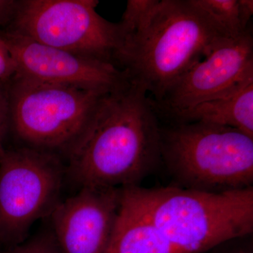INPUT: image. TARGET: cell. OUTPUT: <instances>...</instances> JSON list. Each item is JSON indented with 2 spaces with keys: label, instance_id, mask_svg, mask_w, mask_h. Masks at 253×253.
Segmentation results:
<instances>
[{
  "label": "cell",
  "instance_id": "cell-1",
  "mask_svg": "<svg viewBox=\"0 0 253 253\" xmlns=\"http://www.w3.org/2000/svg\"><path fill=\"white\" fill-rule=\"evenodd\" d=\"M159 115L141 86L108 93L66 153V175L79 186H139L161 165Z\"/></svg>",
  "mask_w": 253,
  "mask_h": 253
},
{
  "label": "cell",
  "instance_id": "cell-2",
  "mask_svg": "<svg viewBox=\"0 0 253 253\" xmlns=\"http://www.w3.org/2000/svg\"><path fill=\"white\" fill-rule=\"evenodd\" d=\"M226 39L193 0H161L142 27L125 41L117 66L158 103Z\"/></svg>",
  "mask_w": 253,
  "mask_h": 253
},
{
  "label": "cell",
  "instance_id": "cell-3",
  "mask_svg": "<svg viewBox=\"0 0 253 253\" xmlns=\"http://www.w3.org/2000/svg\"><path fill=\"white\" fill-rule=\"evenodd\" d=\"M130 189L156 229L179 253H197L253 234V187L208 193L169 186Z\"/></svg>",
  "mask_w": 253,
  "mask_h": 253
},
{
  "label": "cell",
  "instance_id": "cell-4",
  "mask_svg": "<svg viewBox=\"0 0 253 253\" xmlns=\"http://www.w3.org/2000/svg\"><path fill=\"white\" fill-rule=\"evenodd\" d=\"M161 165L172 186L208 193L253 187V138L202 122L161 126Z\"/></svg>",
  "mask_w": 253,
  "mask_h": 253
},
{
  "label": "cell",
  "instance_id": "cell-5",
  "mask_svg": "<svg viewBox=\"0 0 253 253\" xmlns=\"http://www.w3.org/2000/svg\"><path fill=\"white\" fill-rule=\"evenodd\" d=\"M7 89L9 131L23 146L59 156L66 155L109 93L20 76Z\"/></svg>",
  "mask_w": 253,
  "mask_h": 253
},
{
  "label": "cell",
  "instance_id": "cell-6",
  "mask_svg": "<svg viewBox=\"0 0 253 253\" xmlns=\"http://www.w3.org/2000/svg\"><path fill=\"white\" fill-rule=\"evenodd\" d=\"M65 176L59 155L24 146L0 149V251L21 244L36 221L49 217Z\"/></svg>",
  "mask_w": 253,
  "mask_h": 253
},
{
  "label": "cell",
  "instance_id": "cell-7",
  "mask_svg": "<svg viewBox=\"0 0 253 253\" xmlns=\"http://www.w3.org/2000/svg\"><path fill=\"white\" fill-rule=\"evenodd\" d=\"M97 0H19L5 31L83 57L117 66L123 46L119 24L96 11Z\"/></svg>",
  "mask_w": 253,
  "mask_h": 253
},
{
  "label": "cell",
  "instance_id": "cell-8",
  "mask_svg": "<svg viewBox=\"0 0 253 253\" xmlns=\"http://www.w3.org/2000/svg\"><path fill=\"white\" fill-rule=\"evenodd\" d=\"M253 82V36L250 26L236 38L226 39L179 78L160 102L159 117L170 120L205 101L222 97Z\"/></svg>",
  "mask_w": 253,
  "mask_h": 253
},
{
  "label": "cell",
  "instance_id": "cell-9",
  "mask_svg": "<svg viewBox=\"0 0 253 253\" xmlns=\"http://www.w3.org/2000/svg\"><path fill=\"white\" fill-rule=\"evenodd\" d=\"M0 36L16 63V76L109 92L129 83L128 73L111 63L44 45L11 32H0Z\"/></svg>",
  "mask_w": 253,
  "mask_h": 253
},
{
  "label": "cell",
  "instance_id": "cell-10",
  "mask_svg": "<svg viewBox=\"0 0 253 253\" xmlns=\"http://www.w3.org/2000/svg\"><path fill=\"white\" fill-rule=\"evenodd\" d=\"M122 196L121 188L85 186L61 201L49 216L61 253H106Z\"/></svg>",
  "mask_w": 253,
  "mask_h": 253
},
{
  "label": "cell",
  "instance_id": "cell-11",
  "mask_svg": "<svg viewBox=\"0 0 253 253\" xmlns=\"http://www.w3.org/2000/svg\"><path fill=\"white\" fill-rule=\"evenodd\" d=\"M122 189L121 209L105 253H179L152 224L130 189Z\"/></svg>",
  "mask_w": 253,
  "mask_h": 253
},
{
  "label": "cell",
  "instance_id": "cell-12",
  "mask_svg": "<svg viewBox=\"0 0 253 253\" xmlns=\"http://www.w3.org/2000/svg\"><path fill=\"white\" fill-rule=\"evenodd\" d=\"M169 121L230 126L253 138V82L222 97L196 105Z\"/></svg>",
  "mask_w": 253,
  "mask_h": 253
},
{
  "label": "cell",
  "instance_id": "cell-13",
  "mask_svg": "<svg viewBox=\"0 0 253 253\" xmlns=\"http://www.w3.org/2000/svg\"><path fill=\"white\" fill-rule=\"evenodd\" d=\"M229 39L241 36L249 27L245 26L239 0H193Z\"/></svg>",
  "mask_w": 253,
  "mask_h": 253
},
{
  "label": "cell",
  "instance_id": "cell-14",
  "mask_svg": "<svg viewBox=\"0 0 253 253\" xmlns=\"http://www.w3.org/2000/svg\"><path fill=\"white\" fill-rule=\"evenodd\" d=\"M160 0H129L121 21L118 23L123 41L139 31L146 22ZM123 42V44H124Z\"/></svg>",
  "mask_w": 253,
  "mask_h": 253
},
{
  "label": "cell",
  "instance_id": "cell-15",
  "mask_svg": "<svg viewBox=\"0 0 253 253\" xmlns=\"http://www.w3.org/2000/svg\"><path fill=\"white\" fill-rule=\"evenodd\" d=\"M0 253H62L51 230L42 231L14 247Z\"/></svg>",
  "mask_w": 253,
  "mask_h": 253
},
{
  "label": "cell",
  "instance_id": "cell-16",
  "mask_svg": "<svg viewBox=\"0 0 253 253\" xmlns=\"http://www.w3.org/2000/svg\"><path fill=\"white\" fill-rule=\"evenodd\" d=\"M197 253H253V234L226 240Z\"/></svg>",
  "mask_w": 253,
  "mask_h": 253
},
{
  "label": "cell",
  "instance_id": "cell-17",
  "mask_svg": "<svg viewBox=\"0 0 253 253\" xmlns=\"http://www.w3.org/2000/svg\"><path fill=\"white\" fill-rule=\"evenodd\" d=\"M17 67L6 42L0 36V83L8 84L16 76Z\"/></svg>",
  "mask_w": 253,
  "mask_h": 253
},
{
  "label": "cell",
  "instance_id": "cell-18",
  "mask_svg": "<svg viewBox=\"0 0 253 253\" xmlns=\"http://www.w3.org/2000/svg\"><path fill=\"white\" fill-rule=\"evenodd\" d=\"M7 84L0 83V149L4 147L5 138L9 131V96Z\"/></svg>",
  "mask_w": 253,
  "mask_h": 253
},
{
  "label": "cell",
  "instance_id": "cell-19",
  "mask_svg": "<svg viewBox=\"0 0 253 253\" xmlns=\"http://www.w3.org/2000/svg\"><path fill=\"white\" fill-rule=\"evenodd\" d=\"M18 0H0V26L7 28L14 19Z\"/></svg>",
  "mask_w": 253,
  "mask_h": 253
},
{
  "label": "cell",
  "instance_id": "cell-20",
  "mask_svg": "<svg viewBox=\"0 0 253 253\" xmlns=\"http://www.w3.org/2000/svg\"><path fill=\"white\" fill-rule=\"evenodd\" d=\"M239 3L243 21L245 26L249 27L251 25V17L253 14V0H239Z\"/></svg>",
  "mask_w": 253,
  "mask_h": 253
}]
</instances>
